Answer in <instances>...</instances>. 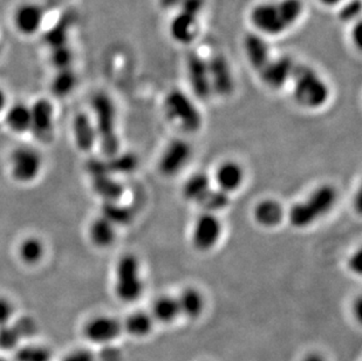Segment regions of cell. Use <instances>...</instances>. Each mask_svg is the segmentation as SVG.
<instances>
[{
    "mask_svg": "<svg viewBox=\"0 0 362 361\" xmlns=\"http://www.w3.org/2000/svg\"><path fill=\"white\" fill-rule=\"evenodd\" d=\"M304 12L303 0H279L253 7L250 21L257 31L267 35H279L292 28Z\"/></svg>",
    "mask_w": 362,
    "mask_h": 361,
    "instance_id": "1",
    "label": "cell"
},
{
    "mask_svg": "<svg viewBox=\"0 0 362 361\" xmlns=\"http://www.w3.org/2000/svg\"><path fill=\"white\" fill-rule=\"evenodd\" d=\"M338 194L334 187L324 184L317 188L306 200L294 205L288 212V221L294 228L305 229L327 215L334 207Z\"/></svg>",
    "mask_w": 362,
    "mask_h": 361,
    "instance_id": "2",
    "label": "cell"
},
{
    "mask_svg": "<svg viewBox=\"0 0 362 361\" xmlns=\"http://www.w3.org/2000/svg\"><path fill=\"white\" fill-rule=\"evenodd\" d=\"M290 81L293 84L294 96L301 106L317 109L327 103L329 98L328 85L310 66L296 62Z\"/></svg>",
    "mask_w": 362,
    "mask_h": 361,
    "instance_id": "3",
    "label": "cell"
},
{
    "mask_svg": "<svg viewBox=\"0 0 362 361\" xmlns=\"http://www.w3.org/2000/svg\"><path fill=\"white\" fill-rule=\"evenodd\" d=\"M95 114L96 137L107 156H114L119 151L120 140L117 133V110L113 100L105 93H98L92 100Z\"/></svg>",
    "mask_w": 362,
    "mask_h": 361,
    "instance_id": "4",
    "label": "cell"
},
{
    "mask_svg": "<svg viewBox=\"0 0 362 361\" xmlns=\"http://www.w3.org/2000/svg\"><path fill=\"white\" fill-rule=\"evenodd\" d=\"M144 292V280L141 277L139 259L133 255L123 256L115 270V293L117 298L132 303L139 299Z\"/></svg>",
    "mask_w": 362,
    "mask_h": 361,
    "instance_id": "5",
    "label": "cell"
},
{
    "mask_svg": "<svg viewBox=\"0 0 362 361\" xmlns=\"http://www.w3.org/2000/svg\"><path fill=\"white\" fill-rule=\"evenodd\" d=\"M164 112L169 119L177 122L189 133L201 130L203 119L199 109L185 93L174 89L164 99Z\"/></svg>",
    "mask_w": 362,
    "mask_h": 361,
    "instance_id": "6",
    "label": "cell"
},
{
    "mask_svg": "<svg viewBox=\"0 0 362 361\" xmlns=\"http://www.w3.org/2000/svg\"><path fill=\"white\" fill-rule=\"evenodd\" d=\"M11 174L18 182H31L38 178L42 167L40 154L30 147H19L11 154Z\"/></svg>",
    "mask_w": 362,
    "mask_h": 361,
    "instance_id": "7",
    "label": "cell"
},
{
    "mask_svg": "<svg viewBox=\"0 0 362 361\" xmlns=\"http://www.w3.org/2000/svg\"><path fill=\"white\" fill-rule=\"evenodd\" d=\"M222 236V223L214 212H204L196 219L192 229V246L199 251H209Z\"/></svg>",
    "mask_w": 362,
    "mask_h": 361,
    "instance_id": "8",
    "label": "cell"
},
{
    "mask_svg": "<svg viewBox=\"0 0 362 361\" xmlns=\"http://www.w3.org/2000/svg\"><path fill=\"white\" fill-rule=\"evenodd\" d=\"M296 62L288 55H281L274 58L271 55L256 73L260 80L270 88L281 89L290 81L293 73Z\"/></svg>",
    "mask_w": 362,
    "mask_h": 361,
    "instance_id": "9",
    "label": "cell"
},
{
    "mask_svg": "<svg viewBox=\"0 0 362 361\" xmlns=\"http://www.w3.org/2000/svg\"><path fill=\"white\" fill-rule=\"evenodd\" d=\"M192 146L187 141L176 139L168 144L158 162V169L164 176H174L187 166L192 157Z\"/></svg>",
    "mask_w": 362,
    "mask_h": 361,
    "instance_id": "10",
    "label": "cell"
},
{
    "mask_svg": "<svg viewBox=\"0 0 362 361\" xmlns=\"http://www.w3.org/2000/svg\"><path fill=\"white\" fill-rule=\"evenodd\" d=\"M122 331V324L115 318L98 316L86 323L83 326V336L90 343L106 345L115 340Z\"/></svg>",
    "mask_w": 362,
    "mask_h": 361,
    "instance_id": "11",
    "label": "cell"
},
{
    "mask_svg": "<svg viewBox=\"0 0 362 361\" xmlns=\"http://www.w3.org/2000/svg\"><path fill=\"white\" fill-rule=\"evenodd\" d=\"M187 71L192 92L199 100L209 99L212 88L209 76L208 62L197 53H190L187 59Z\"/></svg>",
    "mask_w": 362,
    "mask_h": 361,
    "instance_id": "12",
    "label": "cell"
},
{
    "mask_svg": "<svg viewBox=\"0 0 362 361\" xmlns=\"http://www.w3.org/2000/svg\"><path fill=\"white\" fill-rule=\"evenodd\" d=\"M206 62H208L212 92L222 96H230L235 88V80H233V71L226 57L222 55H215Z\"/></svg>",
    "mask_w": 362,
    "mask_h": 361,
    "instance_id": "13",
    "label": "cell"
},
{
    "mask_svg": "<svg viewBox=\"0 0 362 361\" xmlns=\"http://www.w3.org/2000/svg\"><path fill=\"white\" fill-rule=\"evenodd\" d=\"M44 18V8L39 4L32 1L21 4V6H18L17 10L14 11V28L21 35L30 37L40 31Z\"/></svg>",
    "mask_w": 362,
    "mask_h": 361,
    "instance_id": "14",
    "label": "cell"
},
{
    "mask_svg": "<svg viewBox=\"0 0 362 361\" xmlns=\"http://www.w3.org/2000/svg\"><path fill=\"white\" fill-rule=\"evenodd\" d=\"M39 141L48 144L53 139V106L47 100H38L31 107V128Z\"/></svg>",
    "mask_w": 362,
    "mask_h": 361,
    "instance_id": "15",
    "label": "cell"
},
{
    "mask_svg": "<svg viewBox=\"0 0 362 361\" xmlns=\"http://www.w3.org/2000/svg\"><path fill=\"white\" fill-rule=\"evenodd\" d=\"M169 33L178 44H192L199 33V17L180 11L169 25Z\"/></svg>",
    "mask_w": 362,
    "mask_h": 361,
    "instance_id": "16",
    "label": "cell"
},
{
    "mask_svg": "<svg viewBox=\"0 0 362 361\" xmlns=\"http://www.w3.org/2000/svg\"><path fill=\"white\" fill-rule=\"evenodd\" d=\"M243 46L246 59L255 72L271 57L270 46L262 35L257 33H247L243 41Z\"/></svg>",
    "mask_w": 362,
    "mask_h": 361,
    "instance_id": "17",
    "label": "cell"
},
{
    "mask_svg": "<svg viewBox=\"0 0 362 361\" xmlns=\"http://www.w3.org/2000/svg\"><path fill=\"white\" fill-rule=\"evenodd\" d=\"M244 180V169L240 164L228 161L219 166L216 171V182L219 189L226 193H233L240 189Z\"/></svg>",
    "mask_w": 362,
    "mask_h": 361,
    "instance_id": "18",
    "label": "cell"
},
{
    "mask_svg": "<svg viewBox=\"0 0 362 361\" xmlns=\"http://www.w3.org/2000/svg\"><path fill=\"white\" fill-rule=\"evenodd\" d=\"M253 217L264 228H274L281 224L285 217L283 205L274 200H264L256 205Z\"/></svg>",
    "mask_w": 362,
    "mask_h": 361,
    "instance_id": "19",
    "label": "cell"
},
{
    "mask_svg": "<svg viewBox=\"0 0 362 361\" xmlns=\"http://www.w3.org/2000/svg\"><path fill=\"white\" fill-rule=\"evenodd\" d=\"M73 130H74V137H76L78 148L83 151L93 149V147L95 146L98 137H96L95 127L88 116L86 114L76 115L73 122Z\"/></svg>",
    "mask_w": 362,
    "mask_h": 361,
    "instance_id": "20",
    "label": "cell"
},
{
    "mask_svg": "<svg viewBox=\"0 0 362 361\" xmlns=\"http://www.w3.org/2000/svg\"><path fill=\"white\" fill-rule=\"evenodd\" d=\"M89 235L96 246L108 248L117 239V229L113 223H110L107 218L101 216L93 222L89 229Z\"/></svg>",
    "mask_w": 362,
    "mask_h": 361,
    "instance_id": "21",
    "label": "cell"
},
{
    "mask_svg": "<svg viewBox=\"0 0 362 361\" xmlns=\"http://www.w3.org/2000/svg\"><path fill=\"white\" fill-rule=\"evenodd\" d=\"M93 188L103 201H119L124 189L110 174L96 175L92 178Z\"/></svg>",
    "mask_w": 362,
    "mask_h": 361,
    "instance_id": "22",
    "label": "cell"
},
{
    "mask_svg": "<svg viewBox=\"0 0 362 361\" xmlns=\"http://www.w3.org/2000/svg\"><path fill=\"white\" fill-rule=\"evenodd\" d=\"M210 189H211V183H210L208 175L197 173L185 180L183 189H182V194L187 201L195 202L199 205V202L204 197V195Z\"/></svg>",
    "mask_w": 362,
    "mask_h": 361,
    "instance_id": "23",
    "label": "cell"
},
{
    "mask_svg": "<svg viewBox=\"0 0 362 361\" xmlns=\"http://www.w3.org/2000/svg\"><path fill=\"white\" fill-rule=\"evenodd\" d=\"M180 312L185 317L197 318L204 307V300L201 293L195 289H187L177 298Z\"/></svg>",
    "mask_w": 362,
    "mask_h": 361,
    "instance_id": "24",
    "label": "cell"
},
{
    "mask_svg": "<svg viewBox=\"0 0 362 361\" xmlns=\"http://www.w3.org/2000/svg\"><path fill=\"white\" fill-rule=\"evenodd\" d=\"M153 317L161 323H171L181 314L177 298L174 297H160L153 304Z\"/></svg>",
    "mask_w": 362,
    "mask_h": 361,
    "instance_id": "25",
    "label": "cell"
},
{
    "mask_svg": "<svg viewBox=\"0 0 362 361\" xmlns=\"http://www.w3.org/2000/svg\"><path fill=\"white\" fill-rule=\"evenodd\" d=\"M6 125L17 133H24L31 128V108L26 105L17 103L8 109L6 114Z\"/></svg>",
    "mask_w": 362,
    "mask_h": 361,
    "instance_id": "26",
    "label": "cell"
},
{
    "mask_svg": "<svg viewBox=\"0 0 362 361\" xmlns=\"http://www.w3.org/2000/svg\"><path fill=\"white\" fill-rule=\"evenodd\" d=\"M122 328L134 337H144L153 328V318L144 311H137L126 318Z\"/></svg>",
    "mask_w": 362,
    "mask_h": 361,
    "instance_id": "27",
    "label": "cell"
},
{
    "mask_svg": "<svg viewBox=\"0 0 362 361\" xmlns=\"http://www.w3.org/2000/svg\"><path fill=\"white\" fill-rule=\"evenodd\" d=\"M103 217L117 225H126L132 222L134 214L132 209L120 205L119 201H105L103 205Z\"/></svg>",
    "mask_w": 362,
    "mask_h": 361,
    "instance_id": "28",
    "label": "cell"
},
{
    "mask_svg": "<svg viewBox=\"0 0 362 361\" xmlns=\"http://www.w3.org/2000/svg\"><path fill=\"white\" fill-rule=\"evenodd\" d=\"M45 253V246L37 237H28L21 243L19 257L28 265H33L40 262Z\"/></svg>",
    "mask_w": 362,
    "mask_h": 361,
    "instance_id": "29",
    "label": "cell"
},
{
    "mask_svg": "<svg viewBox=\"0 0 362 361\" xmlns=\"http://www.w3.org/2000/svg\"><path fill=\"white\" fill-rule=\"evenodd\" d=\"M76 75L71 67L58 69V73L55 74L52 81V92L59 98H62L72 92L73 88L76 87Z\"/></svg>",
    "mask_w": 362,
    "mask_h": 361,
    "instance_id": "30",
    "label": "cell"
},
{
    "mask_svg": "<svg viewBox=\"0 0 362 361\" xmlns=\"http://www.w3.org/2000/svg\"><path fill=\"white\" fill-rule=\"evenodd\" d=\"M110 174H128L133 173L137 167V157L132 153L115 154L106 161Z\"/></svg>",
    "mask_w": 362,
    "mask_h": 361,
    "instance_id": "31",
    "label": "cell"
},
{
    "mask_svg": "<svg viewBox=\"0 0 362 361\" xmlns=\"http://www.w3.org/2000/svg\"><path fill=\"white\" fill-rule=\"evenodd\" d=\"M199 205L208 212H222L230 205L229 194L219 188H211L199 202Z\"/></svg>",
    "mask_w": 362,
    "mask_h": 361,
    "instance_id": "32",
    "label": "cell"
},
{
    "mask_svg": "<svg viewBox=\"0 0 362 361\" xmlns=\"http://www.w3.org/2000/svg\"><path fill=\"white\" fill-rule=\"evenodd\" d=\"M17 361H51L52 351L44 345L28 344L16 348Z\"/></svg>",
    "mask_w": 362,
    "mask_h": 361,
    "instance_id": "33",
    "label": "cell"
},
{
    "mask_svg": "<svg viewBox=\"0 0 362 361\" xmlns=\"http://www.w3.org/2000/svg\"><path fill=\"white\" fill-rule=\"evenodd\" d=\"M21 338H23L21 334L14 325L10 324L0 327V348H3L5 351L18 348Z\"/></svg>",
    "mask_w": 362,
    "mask_h": 361,
    "instance_id": "34",
    "label": "cell"
},
{
    "mask_svg": "<svg viewBox=\"0 0 362 361\" xmlns=\"http://www.w3.org/2000/svg\"><path fill=\"white\" fill-rule=\"evenodd\" d=\"M73 53L67 45L52 50L51 62L57 69H69L72 64Z\"/></svg>",
    "mask_w": 362,
    "mask_h": 361,
    "instance_id": "35",
    "label": "cell"
},
{
    "mask_svg": "<svg viewBox=\"0 0 362 361\" xmlns=\"http://www.w3.org/2000/svg\"><path fill=\"white\" fill-rule=\"evenodd\" d=\"M361 12V1L360 0H349V3L345 4L341 7V10L339 12V18L340 21H356L359 17Z\"/></svg>",
    "mask_w": 362,
    "mask_h": 361,
    "instance_id": "36",
    "label": "cell"
},
{
    "mask_svg": "<svg viewBox=\"0 0 362 361\" xmlns=\"http://www.w3.org/2000/svg\"><path fill=\"white\" fill-rule=\"evenodd\" d=\"M14 317L13 304L5 297H0V327L10 325Z\"/></svg>",
    "mask_w": 362,
    "mask_h": 361,
    "instance_id": "37",
    "label": "cell"
},
{
    "mask_svg": "<svg viewBox=\"0 0 362 361\" xmlns=\"http://www.w3.org/2000/svg\"><path fill=\"white\" fill-rule=\"evenodd\" d=\"M205 0H182L180 3V11L188 12V13L194 14L199 17L202 13V11L204 8Z\"/></svg>",
    "mask_w": 362,
    "mask_h": 361,
    "instance_id": "38",
    "label": "cell"
},
{
    "mask_svg": "<svg viewBox=\"0 0 362 361\" xmlns=\"http://www.w3.org/2000/svg\"><path fill=\"white\" fill-rule=\"evenodd\" d=\"M62 361H95V357L86 348H76L67 353Z\"/></svg>",
    "mask_w": 362,
    "mask_h": 361,
    "instance_id": "39",
    "label": "cell"
},
{
    "mask_svg": "<svg viewBox=\"0 0 362 361\" xmlns=\"http://www.w3.org/2000/svg\"><path fill=\"white\" fill-rule=\"evenodd\" d=\"M349 269L352 270L353 273H361V253H354L351 257L349 262Z\"/></svg>",
    "mask_w": 362,
    "mask_h": 361,
    "instance_id": "40",
    "label": "cell"
},
{
    "mask_svg": "<svg viewBox=\"0 0 362 361\" xmlns=\"http://www.w3.org/2000/svg\"><path fill=\"white\" fill-rule=\"evenodd\" d=\"M361 24L358 23V24H356V28L353 30V40H354V42H356L358 47L361 46Z\"/></svg>",
    "mask_w": 362,
    "mask_h": 361,
    "instance_id": "41",
    "label": "cell"
},
{
    "mask_svg": "<svg viewBox=\"0 0 362 361\" xmlns=\"http://www.w3.org/2000/svg\"><path fill=\"white\" fill-rule=\"evenodd\" d=\"M182 0H160V5L163 8H173V7L178 6Z\"/></svg>",
    "mask_w": 362,
    "mask_h": 361,
    "instance_id": "42",
    "label": "cell"
},
{
    "mask_svg": "<svg viewBox=\"0 0 362 361\" xmlns=\"http://www.w3.org/2000/svg\"><path fill=\"white\" fill-rule=\"evenodd\" d=\"M303 361H325V359L322 358V355H317V353H311L308 357H305Z\"/></svg>",
    "mask_w": 362,
    "mask_h": 361,
    "instance_id": "43",
    "label": "cell"
},
{
    "mask_svg": "<svg viewBox=\"0 0 362 361\" xmlns=\"http://www.w3.org/2000/svg\"><path fill=\"white\" fill-rule=\"evenodd\" d=\"M322 5L325 6H335V5H338L339 3H341L342 0H319Z\"/></svg>",
    "mask_w": 362,
    "mask_h": 361,
    "instance_id": "44",
    "label": "cell"
},
{
    "mask_svg": "<svg viewBox=\"0 0 362 361\" xmlns=\"http://www.w3.org/2000/svg\"><path fill=\"white\" fill-rule=\"evenodd\" d=\"M5 105H6V96H5V93L3 92V89H0V112L3 110Z\"/></svg>",
    "mask_w": 362,
    "mask_h": 361,
    "instance_id": "45",
    "label": "cell"
},
{
    "mask_svg": "<svg viewBox=\"0 0 362 361\" xmlns=\"http://www.w3.org/2000/svg\"><path fill=\"white\" fill-rule=\"evenodd\" d=\"M0 361H6V360H5V359L0 358Z\"/></svg>",
    "mask_w": 362,
    "mask_h": 361,
    "instance_id": "46",
    "label": "cell"
}]
</instances>
